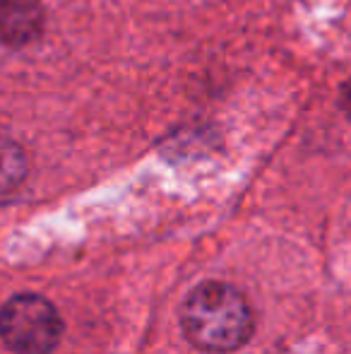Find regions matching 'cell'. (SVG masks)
I'll use <instances>...</instances> for the list:
<instances>
[{"label":"cell","mask_w":351,"mask_h":354,"mask_svg":"<svg viewBox=\"0 0 351 354\" xmlns=\"http://www.w3.org/2000/svg\"><path fill=\"white\" fill-rule=\"evenodd\" d=\"M185 337L202 352L226 354L253 337V311L245 297L226 282H202L181 308Z\"/></svg>","instance_id":"1"},{"label":"cell","mask_w":351,"mask_h":354,"mask_svg":"<svg viewBox=\"0 0 351 354\" xmlns=\"http://www.w3.org/2000/svg\"><path fill=\"white\" fill-rule=\"evenodd\" d=\"M61 335V313L39 294H17L0 308V340L14 354H51Z\"/></svg>","instance_id":"2"},{"label":"cell","mask_w":351,"mask_h":354,"mask_svg":"<svg viewBox=\"0 0 351 354\" xmlns=\"http://www.w3.org/2000/svg\"><path fill=\"white\" fill-rule=\"evenodd\" d=\"M43 29L41 0H0V41L27 46Z\"/></svg>","instance_id":"3"},{"label":"cell","mask_w":351,"mask_h":354,"mask_svg":"<svg viewBox=\"0 0 351 354\" xmlns=\"http://www.w3.org/2000/svg\"><path fill=\"white\" fill-rule=\"evenodd\" d=\"M29 157L19 142L0 136V201L14 196L27 181Z\"/></svg>","instance_id":"4"},{"label":"cell","mask_w":351,"mask_h":354,"mask_svg":"<svg viewBox=\"0 0 351 354\" xmlns=\"http://www.w3.org/2000/svg\"><path fill=\"white\" fill-rule=\"evenodd\" d=\"M342 109L347 111V116L351 118V80L342 87Z\"/></svg>","instance_id":"5"}]
</instances>
